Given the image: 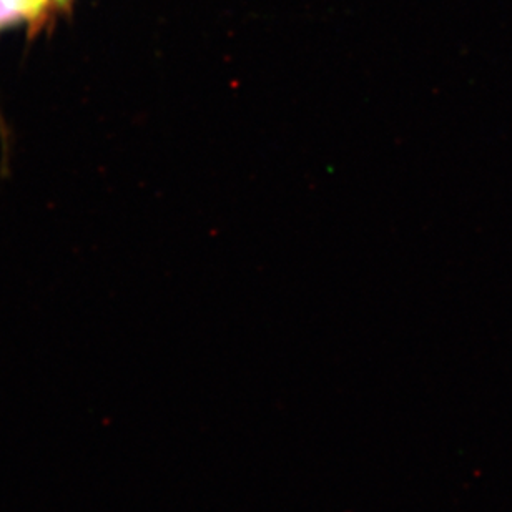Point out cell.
<instances>
[{"instance_id":"6da1fadb","label":"cell","mask_w":512,"mask_h":512,"mask_svg":"<svg viewBox=\"0 0 512 512\" xmlns=\"http://www.w3.org/2000/svg\"><path fill=\"white\" fill-rule=\"evenodd\" d=\"M72 0H0V32L19 25L39 30L45 22L70 9Z\"/></svg>"}]
</instances>
